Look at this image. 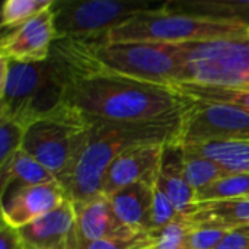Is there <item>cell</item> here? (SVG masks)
<instances>
[{"label": "cell", "instance_id": "6da1fadb", "mask_svg": "<svg viewBox=\"0 0 249 249\" xmlns=\"http://www.w3.org/2000/svg\"><path fill=\"white\" fill-rule=\"evenodd\" d=\"M71 61L74 73L64 104L86 120L118 123L174 120L179 118L193 101L177 86L143 82L101 69L92 58L90 44H79Z\"/></svg>", "mask_w": 249, "mask_h": 249}, {"label": "cell", "instance_id": "7a4b0ae2", "mask_svg": "<svg viewBox=\"0 0 249 249\" xmlns=\"http://www.w3.org/2000/svg\"><path fill=\"white\" fill-rule=\"evenodd\" d=\"M179 118L142 123L88 120L90 124L80 150L57 177L67 200L77 204L104 196L105 175L112 162L131 147L175 143Z\"/></svg>", "mask_w": 249, "mask_h": 249}, {"label": "cell", "instance_id": "3957f363", "mask_svg": "<svg viewBox=\"0 0 249 249\" xmlns=\"http://www.w3.org/2000/svg\"><path fill=\"white\" fill-rule=\"evenodd\" d=\"M0 118L28 128L64 104L74 66L58 39L47 60L25 63L0 57Z\"/></svg>", "mask_w": 249, "mask_h": 249}, {"label": "cell", "instance_id": "277c9868", "mask_svg": "<svg viewBox=\"0 0 249 249\" xmlns=\"http://www.w3.org/2000/svg\"><path fill=\"white\" fill-rule=\"evenodd\" d=\"M248 26L236 22L201 19L165 9L139 13L112 28L105 44L115 42H165L187 44L228 39L247 35Z\"/></svg>", "mask_w": 249, "mask_h": 249}, {"label": "cell", "instance_id": "5b68a950", "mask_svg": "<svg viewBox=\"0 0 249 249\" xmlns=\"http://www.w3.org/2000/svg\"><path fill=\"white\" fill-rule=\"evenodd\" d=\"M93 61L104 70L131 79L158 83L179 85L182 80V44L165 42H115L92 39Z\"/></svg>", "mask_w": 249, "mask_h": 249}, {"label": "cell", "instance_id": "8992f818", "mask_svg": "<svg viewBox=\"0 0 249 249\" xmlns=\"http://www.w3.org/2000/svg\"><path fill=\"white\" fill-rule=\"evenodd\" d=\"M182 80L249 90V36L182 44Z\"/></svg>", "mask_w": 249, "mask_h": 249}, {"label": "cell", "instance_id": "52a82bcc", "mask_svg": "<svg viewBox=\"0 0 249 249\" xmlns=\"http://www.w3.org/2000/svg\"><path fill=\"white\" fill-rule=\"evenodd\" d=\"M89 124L82 114L63 104L26 128L22 150L57 178L80 150Z\"/></svg>", "mask_w": 249, "mask_h": 249}, {"label": "cell", "instance_id": "ba28073f", "mask_svg": "<svg viewBox=\"0 0 249 249\" xmlns=\"http://www.w3.org/2000/svg\"><path fill=\"white\" fill-rule=\"evenodd\" d=\"M166 1H123V0H86L54 1V26L57 38L104 39L107 34L143 13L165 9Z\"/></svg>", "mask_w": 249, "mask_h": 249}, {"label": "cell", "instance_id": "9c48e42d", "mask_svg": "<svg viewBox=\"0 0 249 249\" xmlns=\"http://www.w3.org/2000/svg\"><path fill=\"white\" fill-rule=\"evenodd\" d=\"M214 142H249V114L228 104L193 99L179 118L175 144Z\"/></svg>", "mask_w": 249, "mask_h": 249}, {"label": "cell", "instance_id": "30bf717a", "mask_svg": "<svg viewBox=\"0 0 249 249\" xmlns=\"http://www.w3.org/2000/svg\"><path fill=\"white\" fill-rule=\"evenodd\" d=\"M67 200L58 182L41 185L9 184L1 188V222L13 229L31 225Z\"/></svg>", "mask_w": 249, "mask_h": 249}, {"label": "cell", "instance_id": "8fae6325", "mask_svg": "<svg viewBox=\"0 0 249 249\" xmlns=\"http://www.w3.org/2000/svg\"><path fill=\"white\" fill-rule=\"evenodd\" d=\"M55 39L54 10L51 6L3 35L1 57L25 63L44 61L48 58Z\"/></svg>", "mask_w": 249, "mask_h": 249}, {"label": "cell", "instance_id": "7c38bea8", "mask_svg": "<svg viewBox=\"0 0 249 249\" xmlns=\"http://www.w3.org/2000/svg\"><path fill=\"white\" fill-rule=\"evenodd\" d=\"M22 249H79L73 203L66 200L51 213L18 229Z\"/></svg>", "mask_w": 249, "mask_h": 249}, {"label": "cell", "instance_id": "4fadbf2b", "mask_svg": "<svg viewBox=\"0 0 249 249\" xmlns=\"http://www.w3.org/2000/svg\"><path fill=\"white\" fill-rule=\"evenodd\" d=\"M163 146L149 144L137 146L123 152L109 166L104 181V196L133 185L136 182L155 184L159 175Z\"/></svg>", "mask_w": 249, "mask_h": 249}, {"label": "cell", "instance_id": "5bb4252c", "mask_svg": "<svg viewBox=\"0 0 249 249\" xmlns=\"http://www.w3.org/2000/svg\"><path fill=\"white\" fill-rule=\"evenodd\" d=\"M73 207L80 245L102 239H133L146 233L121 223L107 196H99L88 203L73 204Z\"/></svg>", "mask_w": 249, "mask_h": 249}, {"label": "cell", "instance_id": "9a60e30c", "mask_svg": "<svg viewBox=\"0 0 249 249\" xmlns=\"http://www.w3.org/2000/svg\"><path fill=\"white\" fill-rule=\"evenodd\" d=\"M158 184L169 197L179 216L191 217L197 212L196 191L185 178V153L182 146L175 143L163 146Z\"/></svg>", "mask_w": 249, "mask_h": 249}, {"label": "cell", "instance_id": "2e32d148", "mask_svg": "<svg viewBox=\"0 0 249 249\" xmlns=\"http://www.w3.org/2000/svg\"><path fill=\"white\" fill-rule=\"evenodd\" d=\"M153 185L136 182L109 196L112 209L121 223L139 232L152 231Z\"/></svg>", "mask_w": 249, "mask_h": 249}, {"label": "cell", "instance_id": "e0dca14e", "mask_svg": "<svg viewBox=\"0 0 249 249\" xmlns=\"http://www.w3.org/2000/svg\"><path fill=\"white\" fill-rule=\"evenodd\" d=\"M188 219L194 228L236 231L249 226V196L201 203Z\"/></svg>", "mask_w": 249, "mask_h": 249}, {"label": "cell", "instance_id": "ac0fdd59", "mask_svg": "<svg viewBox=\"0 0 249 249\" xmlns=\"http://www.w3.org/2000/svg\"><path fill=\"white\" fill-rule=\"evenodd\" d=\"M165 10L249 26V0H172L166 1Z\"/></svg>", "mask_w": 249, "mask_h": 249}, {"label": "cell", "instance_id": "d6986e66", "mask_svg": "<svg viewBox=\"0 0 249 249\" xmlns=\"http://www.w3.org/2000/svg\"><path fill=\"white\" fill-rule=\"evenodd\" d=\"M184 150L219 163L229 174H249V142H214L188 146Z\"/></svg>", "mask_w": 249, "mask_h": 249}, {"label": "cell", "instance_id": "ffe728a7", "mask_svg": "<svg viewBox=\"0 0 249 249\" xmlns=\"http://www.w3.org/2000/svg\"><path fill=\"white\" fill-rule=\"evenodd\" d=\"M0 177L1 188L7 187L9 184L41 185L57 182V178L47 168H44L38 160L23 150H20L7 166L0 169Z\"/></svg>", "mask_w": 249, "mask_h": 249}, {"label": "cell", "instance_id": "44dd1931", "mask_svg": "<svg viewBox=\"0 0 249 249\" xmlns=\"http://www.w3.org/2000/svg\"><path fill=\"white\" fill-rule=\"evenodd\" d=\"M175 86L191 99L228 104L249 114V90L212 86V85H198V83H179Z\"/></svg>", "mask_w": 249, "mask_h": 249}, {"label": "cell", "instance_id": "7402d4cb", "mask_svg": "<svg viewBox=\"0 0 249 249\" xmlns=\"http://www.w3.org/2000/svg\"><path fill=\"white\" fill-rule=\"evenodd\" d=\"M249 196V174H231L196 191L197 204Z\"/></svg>", "mask_w": 249, "mask_h": 249}, {"label": "cell", "instance_id": "603a6c76", "mask_svg": "<svg viewBox=\"0 0 249 249\" xmlns=\"http://www.w3.org/2000/svg\"><path fill=\"white\" fill-rule=\"evenodd\" d=\"M193 229L190 219L179 216L169 225L147 232L146 244L142 249H187V238Z\"/></svg>", "mask_w": 249, "mask_h": 249}, {"label": "cell", "instance_id": "cb8c5ba5", "mask_svg": "<svg viewBox=\"0 0 249 249\" xmlns=\"http://www.w3.org/2000/svg\"><path fill=\"white\" fill-rule=\"evenodd\" d=\"M184 153H185V178L194 191H198L207 187L209 184L226 175H231L225 168H222L219 163L210 159L187 153L185 150Z\"/></svg>", "mask_w": 249, "mask_h": 249}, {"label": "cell", "instance_id": "d4e9b609", "mask_svg": "<svg viewBox=\"0 0 249 249\" xmlns=\"http://www.w3.org/2000/svg\"><path fill=\"white\" fill-rule=\"evenodd\" d=\"M53 4V0H7L1 7V26L15 29Z\"/></svg>", "mask_w": 249, "mask_h": 249}, {"label": "cell", "instance_id": "484cf974", "mask_svg": "<svg viewBox=\"0 0 249 249\" xmlns=\"http://www.w3.org/2000/svg\"><path fill=\"white\" fill-rule=\"evenodd\" d=\"M25 131L19 124L0 118V169L7 166L22 150Z\"/></svg>", "mask_w": 249, "mask_h": 249}, {"label": "cell", "instance_id": "4316f807", "mask_svg": "<svg viewBox=\"0 0 249 249\" xmlns=\"http://www.w3.org/2000/svg\"><path fill=\"white\" fill-rule=\"evenodd\" d=\"M179 214L175 210L172 201L165 194V191L158 184V179L153 185V209H152V231L160 229L175 219H178Z\"/></svg>", "mask_w": 249, "mask_h": 249}, {"label": "cell", "instance_id": "83f0119b", "mask_svg": "<svg viewBox=\"0 0 249 249\" xmlns=\"http://www.w3.org/2000/svg\"><path fill=\"white\" fill-rule=\"evenodd\" d=\"M231 231L194 228L187 238V249H214Z\"/></svg>", "mask_w": 249, "mask_h": 249}, {"label": "cell", "instance_id": "f1b7e54d", "mask_svg": "<svg viewBox=\"0 0 249 249\" xmlns=\"http://www.w3.org/2000/svg\"><path fill=\"white\" fill-rule=\"evenodd\" d=\"M147 232L133 239H102L82 244L79 249H142L146 244Z\"/></svg>", "mask_w": 249, "mask_h": 249}, {"label": "cell", "instance_id": "f546056e", "mask_svg": "<svg viewBox=\"0 0 249 249\" xmlns=\"http://www.w3.org/2000/svg\"><path fill=\"white\" fill-rule=\"evenodd\" d=\"M214 249H249V236L242 231H231Z\"/></svg>", "mask_w": 249, "mask_h": 249}, {"label": "cell", "instance_id": "4dcf8cb0", "mask_svg": "<svg viewBox=\"0 0 249 249\" xmlns=\"http://www.w3.org/2000/svg\"><path fill=\"white\" fill-rule=\"evenodd\" d=\"M0 249H22L18 229L10 228L4 222H1L0 229Z\"/></svg>", "mask_w": 249, "mask_h": 249}, {"label": "cell", "instance_id": "1f68e13d", "mask_svg": "<svg viewBox=\"0 0 249 249\" xmlns=\"http://www.w3.org/2000/svg\"><path fill=\"white\" fill-rule=\"evenodd\" d=\"M239 231H242L244 233H247V235H248V236H249V226H245V228H241Z\"/></svg>", "mask_w": 249, "mask_h": 249}, {"label": "cell", "instance_id": "d6a6232c", "mask_svg": "<svg viewBox=\"0 0 249 249\" xmlns=\"http://www.w3.org/2000/svg\"><path fill=\"white\" fill-rule=\"evenodd\" d=\"M247 35L249 36V26H248V29H247Z\"/></svg>", "mask_w": 249, "mask_h": 249}]
</instances>
